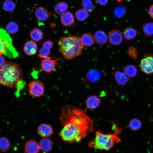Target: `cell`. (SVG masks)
Segmentation results:
<instances>
[{"label": "cell", "mask_w": 153, "mask_h": 153, "mask_svg": "<svg viewBox=\"0 0 153 153\" xmlns=\"http://www.w3.org/2000/svg\"><path fill=\"white\" fill-rule=\"evenodd\" d=\"M59 119L63 127L58 135L70 143L80 142L87 132L94 130L93 120L83 110L70 105L62 109Z\"/></svg>", "instance_id": "cell-1"}, {"label": "cell", "mask_w": 153, "mask_h": 153, "mask_svg": "<svg viewBox=\"0 0 153 153\" xmlns=\"http://www.w3.org/2000/svg\"><path fill=\"white\" fill-rule=\"evenodd\" d=\"M58 49L64 58L69 60L80 56L84 45L80 38L69 35L61 38L58 42Z\"/></svg>", "instance_id": "cell-2"}, {"label": "cell", "mask_w": 153, "mask_h": 153, "mask_svg": "<svg viewBox=\"0 0 153 153\" xmlns=\"http://www.w3.org/2000/svg\"><path fill=\"white\" fill-rule=\"evenodd\" d=\"M23 79L22 71L18 64L8 61L0 68V84L2 85L14 88Z\"/></svg>", "instance_id": "cell-3"}, {"label": "cell", "mask_w": 153, "mask_h": 153, "mask_svg": "<svg viewBox=\"0 0 153 153\" xmlns=\"http://www.w3.org/2000/svg\"><path fill=\"white\" fill-rule=\"evenodd\" d=\"M115 127V133L114 134H104L100 131L96 132L94 141L89 143V146H93L96 149L109 150L114 146V142H118L120 140L117 135L123 129L119 128L113 123Z\"/></svg>", "instance_id": "cell-4"}, {"label": "cell", "mask_w": 153, "mask_h": 153, "mask_svg": "<svg viewBox=\"0 0 153 153\" xmlns=\"http://www.w3.org/2000/svg\"><path fill=\"white\" fill-rule=\"evenodd\" d=\"M3 54L10 58L18 56V52L12 45V39L5 30L0 28V55Z\"/></svg>", "instance_id": "cell-5"}, {"label": "cell", "mask_w": 153, "mask_h": 153, "mask_svg": "<svg viewBox=\"0 0 153 153\" xmlns=\"http://www.w3.org/2000/svg\"><path fill=\"white\" fill-rule=\"evenodd\" d=\"M141 70L144 73L150 75L153 74V54H145L140 64Z\"/></svg>", "instance_id": "cell-6"}, {"label": "cell", "mask_w": 153, "mask_h": 153, "mask_svg": "<svg viewBox=\"0 0 153 153\" xmlns=\"http://www.w3.org/2000/svg\"><path fill=\"white\" fill-rule=\"evenodd\" d=\"M28 86L29 92L31 96L38 97L44 94V87L41 81L38 80H32L29 82Z\"/></svg>", "instance_id": "cell-7"}, {"label": "cell", "mask_w": 153, "mask_h": 153, "mask_svg": "<svg viewBox=\"0 0 153 153\" xmlns=\"http://www.w3.org/2000/svg\"><path fill=\"white\" fill-rule=\"evenodd\" d=\"M61 59L59 58L56 60L52 59H44L41 63V69L44 72L50 74L55 71L56 67L57 65V61Z\"/></svg>", "instance_id": "cell-8"}, {"label": "cell", "mask_w": 153, "mask_h": 153, "mask_svg": "<svg viewBox=\"0 0 153 153\" xmlns=\"http://www.w3.org/2000/svg\"><path fill=\"white\" fill-rule=\"evenodd\" d=\"M107 37L109 43L114 45L120 44L123 40V34L120 31L117 30H113L110 31Z\"/></svg>", "instance_id": "cell-9"}, {"label": "cell", "mask_w": 153, "mask_h": 153, "mask_svg": "<svg viewBox=\"0 0 153 153\" xmlns=\"http://www.w3.org/2000/svg\"><path fill=\"white\" fill-rule=\"evenodd\" d=\"M54 44L53 42L50 40L44 42L42 46L40 49L38 56L41 58L44 59H52L49 56L50 53V50Z\"/></svg>", "instance_id": "cell-10"}, {"label": "cell", "mask_w": 153, "mask_h": 153, "mask_svg": "<svg viewBox=\"0 0 153 153\" xmlns=\"http://www.w3.org/2000/svg\"><path fill=\"white\" fill-rule=\"evenodd\" d=\"M60 21L63 25L65 27L75 26V20L72 13L69 11L65 12L60 16Z\"/></svg>", "instance_id": "cell-11"}, {"label": "cell", "mask_w": 153, "mask_h": 153, "mask_svg": "<svg viewBox=\"0 0 153 153\" xmlns=\"http://www.w3.org/2000/svg\"><path fill=\"white\" fill-rule=\"evenodd\" d=\"M35 14L36 18L38 20L41 21H44L52 15L54 14V13L49 12L44 7H41L36 9Z\"/></svg>", "instance_id": "cell-12"}, {"label": "cell", "mask_w": 153, "mask_h": 153, "mask_svg": "<svg viewBox=\"0 0 153 153\" xmlns=\"http://www.w3.org/2000/svg\"><path fill=\"white\" fill-rule=\"evenodd\" d=\"M37 132L39 135L43 138L48 137L53 134V131L50 125L42 124L38 128Z\"/></svg>", "instance_id": "cell-13"}, {"label": "cell", "mask_w": 153, "mask_h": 153, "mask_svg": "<svg viewBox=\"0 0 153 153\" xmlns=\"http://www.w3.org/2000/svg\"><path fill=\"white\" fill-rule=\"evenodd\" d=\"M24 149L26 153H39L40 150L39 143L32 139L26 142Z\"/></svg>", "instance_id": "cell-14"}, {"label": "cell", "mask_w": 153, "mask_h": 153, "mask_svg": "<svg viewBox=\"0 0 153 153\" xmlns=\"http://www.w3.org/2000/svg\"><path fill=\"white\" fill-rule=\"evenodd\" d=\"M39 143L40 150L44 152H50L53 148V142L48 137L43 138L40 140Z\"/></svg>", "instance_id": "cell-15"}, {"label": "cell", "mask_w": 153, "mask_h": 153, "mask_svg": "<svg viewBox=\"0 0 153 153\" xmlns=\"http://www.w3.org/2000/svg\"><path fill=\"white\" fill-rule=\"evenodd\" d=\"M101 100L95 95H91L86 99L85 103L87 108L91 110H94L100 105Z\"/></svg>", "instance_id": "cell-16"}, {"label": "cell", "mask_w": 153, "mask_h": 153, "mask_svg": "<svg viewBox=\"0 0 153 153\" xmlns=\"http://www.w3.org/2000/svg\"><path fill=\"white\" fill-rule=\"evenodd\" d=\"M37 49L36 43L33 41H27L24 47V50L25 54L27 56H31L34 55L37 52Z\"/></svg>", "instance_id": "cell-17"}, {"label": "cell", "mask_w": 153, "mask_h": 153, "mask_svg": "<svg viewBox=\"0 0 153 153\" xmlns=\"http://www.w3.org/2000/svg\"><path fill=\"white\" fill-rule=\"evenodd\" d=\"M94 37L95 43L99 45L105 44L108 40V37L106 34L102 30H99L96 32Z\"/></svg>", "instance_id": "cell-18"}, {"label": "cell", "mask_w": 153, "mask_h": 153, "mask_svg": "<svg viewBox=\"0 0 153 153\" xmlns=\"http://www.w3.org/2000/svg\"><path fill=\"white\" fill-rule=\"evenodd\" d=\"M114 75L116 82L119 85H124L130 80L129 78L124 72L119 71L115 72Z\"/></svg>", "instance_id": "cell-19"}, {"label": "cell", "mask_w": 153, "mask_h": 153, "mask_svg": "<svg viewBox=\"0 0 153 153\" xmlns=\"http://www.w3.org/2000/svg\"><path fill=\"white\" fill-rule=\"evenodd\" d=\"M29 35L30 38L33 41L38 42L43 38L44 33L39 28L35 27L30 31Z\"/></svg>", "instance_id": "cell-20"}, {"label": "cell", "mask_w": 153, "mask_h": 153, "mask_svg": "<svg viewBox=\"0 0 153 153\" xmlns=\"http://www.w3.org/2000/svg\"><path fill=\"white\" fill-rule=\"evenodd\" d=\"M87 79L90 82L95 83L99 80L101 77L100 72L96 69H92L89 71L86 74Z\"/></svg>", "instance_id": "cell-21"}, {"label": "cell", "mask_w": 153, "mask_h": 153, "mask_svg": "<svg viewBox=\"0 0 153 153\" xmlns=\"http://www.w3.org/2000/svg\"><path fill=\"white\" fill-rule=\"evenodd\" d=\"M11 146L9 139L6 137H0V151L7 152L10 150Z\"/></svg>", "instance_id": "cell-22"}, {"label": "cell", "mask_w": 153, "mask_h": 153, "mask_svg": "<svg viewBox=\"0 0 153 153\" xmlns=\"http://www.w3.org/2000/svg\"><path fill=\"white\" fill-rule=\"evenodd\" d=\"M123 71L124 73L129 78L134 77L137 73L136 67L133 65L125 66L123 68Z\"/></svg>", "instance_id": "cell-23"}, {"label": "cell", "mask_w": 153, "mask_h": 153, "mask_svg": "<svg viewBox=\"0 0 153 153\" xmlns=\"http://www.w3.org/2000/svg\"><path fill=\"white\" fill-rule=\"evenodd\" d=\"M138 33L137 31L135 29L127 27L124 30L123 35L126 39L127 41H129L136 37Z\"/></svg>", "instance_id": "cell-24"}, {"label": "cell", "mask_w": 153, "mask_h": 153, "mask_svg": "<svg viewBox=\"0 0 153 153\" xmlns=\"http://www.w3.org/2000/svg\"><path fill=\"white\" fill-rule=\"evenodd\" d=\"M142 27L145 37H150L153 35V22L145 23Z\"/></svg>", "instance_id": "cell-25"}, {"label": "cell", "mask_w": 153, "mask_h": 153, "mask_svg": "<svg viewBox=\"0 0 153 153\" xmlns=\"http://www.w3.org/2000/svg\"><path fill=\"white\" fill-rule=\"evenodd\" d=\"M82 42L84 45L90 46L93 45L94 40V37L90 33H85L80 38Z\"/></svg>", "instance_id": "cell-26"}, {"label": "cell", "mask_w": 153, "mask_h": 153, "mask_svg": "<svg viewBox=\"0 0 153 153\" xmlns=\"http://www.w3.org/2000/svg\"><path fill=\"white\" fill-rule=\"evenodd\" d=\"M68 8V5L67 3L63 2H60L55 5L54 10L57 14L61 15L67 10Z\"/></svg>", "instance_id": "cell-27"}, {"label": "cell", "mask_w": 153, "mask_h": 153, "mask_svg": "<svg viewBox=\"0 0 153 153\" xmlns=\"http://www.w3.org/2000/svg\"><path fill=\"white\" fill-rule=\"evenodd\" d=\"M15 3L12 0H6L2 5L3 9L7 12H10L14 10L16 8Z\"/></svg>", "instance_id": "cell-28"}, {"label": "cell", "mask_w": 153, "mask_h": 153, "mask_svg": "<svg viewBox=\"0 0 153 153\" xmlns=\"http://www.w3.org/2000/svg\"><path fill=\"white\" fill-rule=\"evenodd\" d=\"M75 17L76 19L80 21L85 20L88 17V12L84 9L78 10L75 12Z\"/></svg>", "instance_id": "cell-29"}, {"label": "cell", "mask_w": 153, "mask_h": 153, "mask_svg": "<svg viewBox=\"0 0 153 153\" xmlns=\"http://www.w3.org/2000/svg\"><path fill=\"white\" fill-rule=\"evenodd\" d=\"M6 29L7 31L10 34H14L18 31L19 27L18 25L15 22H11L7 24Z\"/></svg>", "instance_id": "cell-30"}, {"label": "cell", "mask_w": 153, "mask_h": 153, "mask_svg": "<svg viewBox=\"0 0 153 153\" xmlns=\"http://www.w3.org/2000/svg\"><path fill=\"white\" fill-rule=\"evenodd\" d=\"M82 5L84 9L88 12H92L94 10L93 4L91 0H82Z\"/></svg>", "instance_id": "cell-31"}, {"label": "cell", "mask_w": 153, "mask_h": 153, "mask_svg": "<svg viewBox=\"0 0 153 153\" xmlns=\"http://www.w3.org/2000/svg\"><path fill=\"white\" fill-rule=\"evenodd\" d=\"M129 126L131 130L136 131L141 128L142 126V123L139 120L134 118L130 121Z\"/></svg>", "instance_id": "cell-32"}, {"label": "cell", "mask_w": 153, "mask_h": 153, "mask_svg": "<svg viewBox=\"0 0 153 153\" xmlns=\"http://www.w3.org/2000/svg\"><path fill=\"white\" fill-rule=\"evenodd\" d=\"M126 12V8L123 6H119L116 7L114 10V14L117 18H120L124 16Z\"/></svg>", "instance_id": "cell-33"}, {"label": "cell", "mask_w": 153, "mask_h": 153, "mask_svg": "<svg viewBox=\"0 0 153 153\" xmlns=\"http://www.w3.org/2000/svg\"><path fill=\"white\" fill-rule=\"evenodd\" d=\"M128 53L129 56L136 61L138 58L137 52L136 48L133 46L130 47L128 50Z\"/></svg>", "instance_id": "cell-34"}, {"label": "cell", "mask_w": 153, "mask_h": 153, "mask_svg": "<svg viewBox=\"0 0 153 153\" xmlns=\"http://www.w3.org/2000/svg\"><path fill=\"white\" fill-rule=\"evenodd\" d=\"M98 3L101 5L105 6L108 3V0H96Z\"/></svg>", "instance_id": "cell-35"}, {"label": "cell", "mask_w": 153, "mask_h": 153, "mask_svg": "<svg viewBox=\"0 0 153 153\" xmlns=\"http://www.w3.org/2000/svg\"><path fill=\"white\" fill-rule=\"evenodd\" d=\"M5 63V59L4 57L0 55V68L3 66Z\"/></svg>", "instance_id": "cell-36"}, {"label": "cell", "mask_w": 153, "mask_h": 153, "mask_svg": "<svg viewBox=\"0 0 153 153\" xmlns=\"http://www.w3.org/2000/svg\"><path fill=\"white\" fill-rule=\"evenodd\" d=\"M148 12L150 16L153 19V5H151L150 7Z\"/></svg>", "instance_id": "cell-37"}]
</instances>
